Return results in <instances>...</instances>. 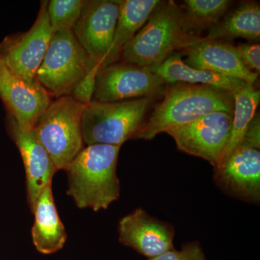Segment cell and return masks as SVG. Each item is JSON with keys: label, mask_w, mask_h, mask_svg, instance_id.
Here are the masks:
<instances>
[{"label": "cell", "mask_w": 260, "mask_h": 260, "mask_svg": "<svg viewBox=\"0 0 260 260\" xmlns=\"http://www.w3.org/2000/svg\"><path fill=\"white\" fill-rule=\"evenodd\" d=\"M121 146L87 145L66 169L67 193L81 209L97 212L107 210L120 196L117 176L118 158Z\"/></svg>", "instance_id": "1"}, {"label": "cell", "mask_w": 260, "mask_h": 260, "mask_svg": "<svg viewBox=\"0 0 260 260\" xmlns=\"http://www.w3.org/2000/svg\"><path fill=\"white\" fill-rule=\"evenodd\" d=\"M233 94L199 85H178L169 89L133 139L153 140L160 133L186 125L217 111L234 112Z\"/></svg>", "instance_id": "2"}, {"label": "cell", "mask_w": 260, "mask_h": 260, "mask_svg": "<svg viewBox=\"0 0 260 260\" xmlns=\"http://www.w3.org/2000/svg\"><path fill=\"white\" fill-rule=\"evenodd\" d=\"M199 39L188 29L182 10L174 1L162 2L143 28L124 46L121 56L125 62L151 68Z\"/></svg>", "instance_id": "3"}, {"label": "cell", "mask_w": 260, "mask_h": 260, "mask_svg": "<svg viewBox=\"0 0 260 260\" xmlns=\"http://www.w3.org/2000/svg\"><path fill=\"white\" fill-rule=\"evenodd\" d=\"M152 102L153 98L115 102L92 100L82 119L84 143L121 146L133 139L144 124Z\"/></svg>", "instance_id": "4"}, {"label": "cell", "mask_w": 260, "mask_h": 260, "mask_svg": "<svg viewBox=\"0 0 260 260\" xmlns=\"http://www.w3.org/2000/svg\"><path fill=\"white\" fill-rule=\"evenodd\" d=\"M86 107L71 95L57 98L32 129L58 171L66 170L83 149L82 119Z\"/></svg>", "instance_id": "5"}, {"label": "cell", "mask_w": 260, "mask_h": 260, "mask_svg": "<svg viewBox=\"0 0 260 260\" xmlns=\"http://www.w3.org/2000/svg\"><path fill=\"white\" fill-rule=\"evenodd\" d=\"M213 181L228 196L259 205V114L256 113L249 123L240 144L214 169Z\"/></svg>", "instance_id": "6"}, {"label": "cell", "mask_w": 260, "mask_h": 260, "mask_svg": "<svg viewBox=\"0 0 260 260\" xmlns=\"http://www.w3.org/2000/svg\"><path fill=\"white\" fill-rule=\"evenodd\" d=\"M98 64L80 45L73 30L57 32L51 37L37 79L51 96L71 95L80 80Z\"/></svg>", "instance_id": "7"}, {"label": "cell", "mask_w": 260, "mask_h": 260, "mask_svg": "<svg viewBox=\"0 0 260 260\" xmlns=\"http://www.w3.org/2000/svg\"><path fill=\"white\" fill-rule=\"evenodd\" d=\"M48 1H42L37 20L28 31L5 38L0 43V61L19 78L32 82L53 36L47 13Z\"/></svg>", "instance_id": "8"}, {"label": "cell", "mask_w": 260, "mask_h": 260, "mask_svg": "<svg viewBox=\"0 0 260 260\" xmlns=\"http://www.w3.org/2000/svg\"><path fill=\"white\" fill-rule=\"evenodd\" d=\"M233 112L217 111L167 134L174 138L178 149L207 160L218 167L232 133Z\"/></svg>", "instance_id": "9"}, {"label": "cell", "mask_w": 260, "mask_h": 260, "mask_svg": "<svg viewBox=\"0 0 260 260\" xmlns=\"http://www.w3.org/2000/svg\"><path fill=\"white\" fill-rule=\"evenodd\" d=\"M165 82L150 68L131 63H113L98 71L93 100L115 102L153 98Z\"/></svg>", "instance_id": "10"}, {"label": "cell", "mask_w": 260, "mask_h": 260, "mask_svg": "<svg viewBox=\"0 0 260 260\" xmlns=\"http://www.w3.org/2000/svg\"><path fill=\"white\" fill-rule=\"evenodd\" d=\"M121 0L86 1L73 32L89 56L102 67L112 47Z\"/></svg>", "instance_id": "11"}, {"label": "cell", "mask_w": 260, "mask_h": 260, "mask_svg": "<svg viewBox=\"0 0 260 260\" xmlns=\"http://www.w3.org/2000/svg\"><path fill=\"white\" fill-rule=\"evenodd\" d=\"M1 62V61H0ZM51 95L37 80L28 82L0 64V98L9 115L20 127L34 129L47 108Z\"/></svg>", "instance_id": "12"}, {"label": "cell", "mask_w": 260, "mask_h": 260, "mask_svg": "<svg viewBox=\"0 0 260 260\" xmlns=\"http://www.w3.org/2000/svg\"><path fill=\"white\" fill-rule=\"evenodd\" d=\"M118 233L121 244L148 259L174 249V226L152 216L143 208H137L121 218Z\"/></svg>", "instance_id": "13"}, {"label": "cell", "mask_w": 260, "mask_h": 260, "mask_svg": "<svg viewBox=\"0 0 260 260\" xmlns=\"http://www.w3.org/2000/svg\"><path fill=\"white\" fill-rule=\"evenodd\" d=\"M8 129L18 147L26 176L27 197L30 211L43 189L52 183L57 169L32 129H25L8 115Z\"/></svg>", "instance_id": "14"}, {"label": "cell", "mask_w": 260, "mask_h": 260, "mask_svg": "<svg viewBox=\"0 0 260 260\" xmlns=\"http://www.w3.org/2000/svg\"><path fill=\"white\" fill-rule=\"evenodd\" d=\"M184 62L195 69L213 72L254 85L258 74L244 64L237 47L213 39H200L186 48Z\"/></svg>", "instance_id": "15"}, {"label": "cell", "mask_w": 260, "mask_h": 260, "mask_svg": "<svg viewBox=\"0 0 260 260\" xmlns=\"http://www.w3.org/2000/svg\"><path fill=\"white\" fill-rule=\"evenodd\" d=\"M31 212L34 214L32 240L37 250L44 254H53L60 250L68 235L58 215L51 183L38 197Z\"/></svg>", "instance_id": "16"}, {"label": "cell", "mask_w": 260, "mask_h": 260, "mask_svg": "<svg viewBox=\"0 0 260 260\" xmlns=\"http://www.w3.org/2000/svg\"><path fill=\"white\" fill-rule=\"evenodd\" d=\"M150 69L165 83L182 82L191 85L200 84V85L213 87L232 94L244 88L247 84L236 78L191 68L182 60L180 53H174L161 64L151 67Z\"/></svg>", "instance_id": "17"}, {"label": "cell", "mask_w": 260, "mask_h": 260, "mask_svg": "<svg viewBox=\"0 0 260 260\" xmlns=\"http://www.w3.org/2000/svg\"><path fill=\"white\" fill-rule=\"evenodd\" d=\"M161 3L159 0H121L112 47L101 68L116 62L124 46L147 23Z\"/></svg>", "instance_id": "18"}, {"label": "cell", "mask_w": 260, "mask_h": 260, "mask_svg": "<svg viewBox=\"0 0 260 260\" xmlns=\"http://www.w3.org/2000/svg\"><path fill=\"white\" fill-rule=\"evenodd\" d=\"M259 37V5L250 2L239 5L210 28L206 39L217 40L223 38H244L257 41Z\"/></svg>", "instance_id": "19"}, {"label": "cell", "mask_w": 260, "mask_h": 260, "mask_svg": "<svg viewBox=\"0 0 260 260\" xmlns=\"http://www.w3.org/2000/svg\"><path fill=\"white\" fill-rule=\"evenodd\" d=\"M233 97L234 107L232 133L220 164L242 141L248 126L255 115L259 106L260 91L254 88V85L247 83L244 88L233 93Z\"/></svg>", "instance_id": "20"}, {"label": "cell", "mask_w": 260, "mask_h": 260, "mask_svg": "<svg viewBox=\"0 0 260 260\" xmlns=\"http://www.w3.org/2000/svg\"><path fill=\"white\" fill-rule=\"evenodd\" d=\"M232 2L228 0H185L184 19L189 31L211 28L220 21Z\"/></svg>", "instance_id": "21"}, {"label": "cell", "mask_w": 260, "mask_h": 260, "mask_svg": "<svg viewBox=\"0 0 260 260\" xmlns=\"http://www.w3.org/2000/svg\"><path fill=\"white\" fill-rule=\"evenodd\" d=\"M85 3V0L48 1V17L53 34L73 30L79 20Z\"/></svg>", "instance_id": "22"}, {"label": "cell", "mask_w": 260, "mask_h": 260, "mask_svg": "<svg viewBox=\"0 0 260 260\" xmlns=\"http://www.w3.org/2000/svg\"><path fill=\"white\" fill-rule=\"evenodd\" d=\"M148 260H207L206 256L198 241L184 243L181 249H172Z\"/></svg>", "instance_id": "23"}, {"label": "cell", "mask_w": 260, "mask_h": 260, "mask_svg": "<svg viewBox=\"0 0 260 260\" xmlns=\"http://www.w3.org/2000/svg\"><path fill=\"white\" fill-rule=\"evenodd\" d=\"M100 68V64L94 65L76 85L71 96L77 102L85 106H88L92 102L95 90V79Z\"/></svg>", "instance_id": "24"}, {"label": "cell", "mask_w": 260, "mask_h": 260, "mask_svg": "<svg viewBox=\"0 0 260 260\" xmlns=\"http://www.w3.org/2000/svg\"><path fill=\"white\" fill-rule=\"evenodd\" d=\"M246 68L259 74L260 71V45L259 44H242L237 47Z\"/></svg>", "instance_id": "25"}, {"label": "cell", "mask_w": 260, "mask_h": 260, "mask_svg": "<svg viewBox=\"0 0 260 260\" xmlns=\"http://www.w3.org/2000/svg\"><path fill=\"white\" fill-rule=\"evenodd\" d=\"M0 64H1V62H0Z\"/></svg>", "instance_id": "26"}]
</instances>
